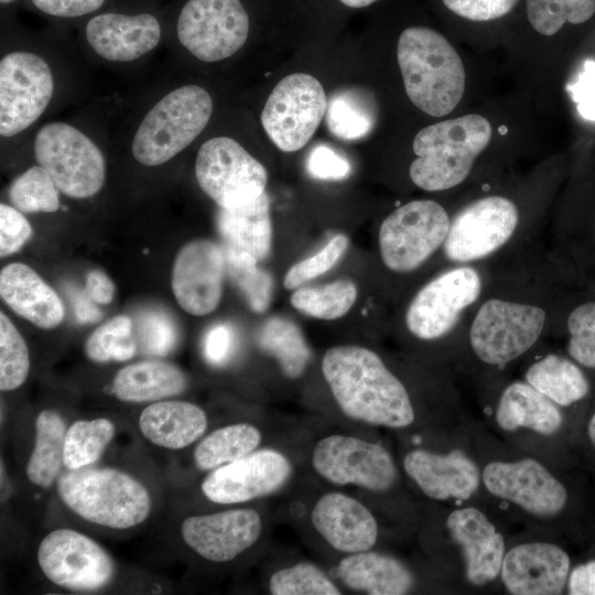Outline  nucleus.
Wrapping results in <instances>:
<instances>
[{"label": "nucleus", "mask_w": 595, "mask_h": 595, "mask_svg": "<svg viewBox=\"0 0 595 595\" xmlns=\"http://www.w3.org/2000/svg\"><path fill=\"white\" fill-rule=\"evenodd\" d=\"M110 101L73 118L44 121L31 138L35 163L52 177L61 194L87 199L101 192L107 180L104 141L112 137Z\"/></svg>", "instance_id": "obj_7"}, {"label": "nucleus", "mask_w": 595, "mask_h": 595, "mask_svg": "<svg viewBox=\"0 0 595 595\" xmlns=\"http://www.w3.org/2000/svg\"><path fill=\"white\" fill-rule=\"evenodd\" d=\"M186 386L184 374L163 361H141L118 371L112 381L113 394L128 402L160 400L182 392Z\"/></svg>", "instance_id": "obj_33"}, {"label": "nucleus", "mask_w": 595, "mask_h": 595, "mask_svg": "<svg viewBox=\"0 0 595 595\" xmlns=\"http://www.w3.org/2000/svg\"><path fill=\"white\" fill-rule=\"evenodd\" d=\"M554 271L552 256L539 242L491 263L486 288L459 338L477 361L504 368L559 326Z\"/></svg>", "instance_id": "obj_1"}, {"label": "nucleus", "mask_w": 595, "mask_h": 595, "mask_svg": "<svg viewBox=\"0 0 595 595\" xmlns=\"http://www.w3.org/2000/svg\"><path fill=\"white\" fill-rule=\"evenodd\" d=\"M312 465L332 484L356 485L371 491L390 489L398 476L394 462L385 447L338 434L317 442L312 453Z\"/></svg>", "instance_id": "obj_17"}, {"label": "nucleus", "mask_w": 595, "mask_h": 595, "mask_svg": "<svg viewBox=\"0 0 595 595\" xmlns=\"http://www.w3.org/2000/svg\"><path fill=\"white\" fill-rule=\"evenodd\" d=\"M0 294L12 311L41 328L56 327L63 321L64 307L56 292L24 263L1 270Z\"/></svg>", "instance_id": "obj_28"}, {"label": "nucleus", "mask_w": 595, "mask_h": 595, "mask_svg": "<svg viewBox=\"0 0 595 595\" xmlns=\"http://www.w3.org/2000/svg\"><path fill=\"white\" fill-rule=\"evenodd\" d=\"M257 343L278 360L288 378L296 379L304 372L311 351L293 322L282 317L267 320L258 332Z\"/></svg>", "instance_id": "obj_37"}, {"label": "nucleus", "mask_w": 595, "mask_h": 595, "mask_svg": "<svg viewBox=\"0 0 595 595\" xmlns=\"http://www.w3.org/2000/svg\"><path fill=\"white\" fill-rule=\"evenodd\" d=\"M235 335L225 323L213 325L205 334L203 351L206 360L213 365L224 364L234 348Z\"/></svg>", "instance_id": "obj_53"}, {"label": "nucleus", "mask_w": 595, "mask_h": 595, "mask_svg": "<svg viewBox=\"0 0 595 595\" xmlns=\"http://www.w3.org/2000/svg\"><path fill=\"white\" fill-rule=\"evenodd\" d=\"M226 272L231 282L256 313L264 312L272 296L271 275L258 268V260L251 255L230 247L224 249Z\"/></svg>", "instance_id": "obj_42"}, {"label": "nucleus", "mask_w": 595, "mask_h": 595, "mask_svg": "<svg viewBox=\"0 0 595 595\" xmlns=\"http://www.w3.org/2000/svg\"><path fill=\"white\" fill-rule=\"evenodd\" d=\"M322 372L347 416L393 429L414 421L405 386L375 351L353 345L332 347L323 357Z\"/></svg>", "instance_id": "obj_9"}, {"label": "nucleus", "mask_w": 595, "mask_h": 595, "mask_svg": "<svg viewBox=\"0 0 595 595\" xmlns=\"http://www.w3.org/2000/svg\"><path fill=\"white\" fill-rule=\"evenodd\" d=\"M164 28L151 12H99L85 22L82 52L94 62L112 68L145 63L163 44Z\"/></svg>", "instance_id": "obj_15"}, {"label": "nucleus", "mask_w": 595, "mask_h": 595, "mask_svg": "<svg viewBox=\"0 0 595 595\" xmlns=\"http://www.w3.org/2000/svg\"><path fill=\"white\" fill-rule=\"evenodd\" d=\"M249 32V14L240 0H187L167 39L169 50L202 64H216L236 55Z\"/></svg>", "instance_id": "obj_12"}, {"label": "nucleus", "mask_w": 595, "mask_h": 595, "mask_svg": "<svg viewBox=\"0 0 595 595\" xmlns=\"http://www.w3.org/2000/svg\"><path fill=\"white\" fill-rule=\"evenodd\" d=\"M113 433L112 422L104 418L74 422L65 435L63 464L68 469L91 465L100 457Z\"/></svg>", "instance_id": "obj_41"}, {"label": "nucleus", "mask_w": 595, "mask_h": 595, "mask_svg": "<svg viewBox=\"0 0 595 595\" xmlns=\"http://www.w3.org/2000/svg\"><path fill=\"white\" fill-rule=\"evenodd\" d=\"M487 490L538 517L558 515L566 504V489L542 464L526 457L491 462L483 472Z\"/></svg>", "instance_id": "obj_19"}, {"label": "nucleus", "mask_w": 595, "mask_h": 595, "mask_svg": "<svg viewBox=\"0 0 595 595\" xmlns=\"http://www.w3.org/2000/svg\"><path fill=\"white\" fill-rule=\"evenodd\" d=\"M36 436L26 474L30 482L48 487L55 480L63 464L65 424L58 413L44 410L35 422Z\"/></svg>", "instance_id": "obj_36"}, {"label": "nucleus", "mask_w": 595, "mask_h": 595, "mask_svg": "<svg viewBox=\"0 0 595 595\" xmlns=\"http://www.w3.org/2000/svg\"><path fill=\"white\" fill-rule=\"evenodd\" d=\"M547 159L532 169H510L455 197L442 250L443 267L487 264L538 244L552 203Z\"/></svg>", "instance_id": "obj_2"}, {"label": "nucleus", "mask_w": 595, "mask_h": 595, "mask_svg": "<svg viewBox=\"0 0 595 595\" xmlns=\"http://www.w3.org/2000/svg\"><path fill=\"white\" fill-rule=\"evenodd\" d=\"M446 526L462 549L468 582L483 585L495 580L501 570L505 541L489 519L480 510L466 507L454 510Z\"/></svg>", "instance_id": "obj_27"}, {"label": "nucleus", "mask_w": 595, "mask_h": 595, "mask_svg": "<svg viewBox=\"0 0 595 595\" xmlns=\"http://www.w3.org/2000/svg\"><path fill=\"white\" fill-rule=\"evenodd\" d=\"M64 504L98 526L128 529L151 510L148 490L130 475L111 468L71 469L57 484Z\"/></svg>", "instance_id": "obj_11"}, {"label": "nucleus", "mask_w": 595, "mask_h": 595, "mask_svg": "<svg viewBox=\"0 0 595 595\" xmlns=\"http://www.w3.org/2000/svg\"><path fill=\"white\" fill-rule=\"evenodd\" d=\"M311 521L335 550L357 553L370 550L378 537V524L360 501L342 493H328L315 504Z\"/></svg>", "instance_id": "obj_25"}, {"label": "nucleus", "mask_w": 595, "mask_h": 595, "mask_svg": "<svg viewBox=\"0 0 595 595\" xmlns=\"http://www.w3.org/2000/svg\"><path fill=\"white\" fill-rule=\"evenodd\" d=\"M435 3L454 40L487 50L502 46L521 0H435Z\"/></svg>", "instance_id": "obj_24"}, {"label": "nucleus", "mask_w": 595, "mask_h": 595, "mask_svg": "<svg viewBox=\"0 0 595 595\" xmlns=\"http://www.w3.org/2000/svg\"><path fill=\"white\" fill-rule=\"evenodd\" d=\"M327 109L322 84L312 75L295 73L282 78L261 111L269 139L284 152L302 149L313 137Z\"/></svg>", "instance_id": "obj_16"}, {"label": "nucleus", "mask_w": 595, "mask_h": 595, "mask_svg": "<svg viewBox=\"0 0 595 595\" xmlns=\"http://www.w3.org/2000/svg\"><path fill=\"white\" fill-rule=\"evenodd\" d=\"M501 580L510 594H561L570 575V558L552 543L531 542L505 554Z\"/></svg>", "instance_id": "obj_23"}, {"label": "nucleus", "mask_w": 595, "mask_h": 595, "mask_svg": "<svg viewBox=\"0 0 595 595\" xmlns=\"http://www.w3.org/2000/svg\"><path fill=\"white\" fill-rule=\"evenodd\" d=\"M261 518L253 509H231L192 516L181 528L185 543L212 562H228L252 547L261 533Z\"/></svg>", "instance_id": "obj_22"}, {"label": "nucleus", "mask_w": 595, "mask_h": 595, "mask_svg": "<svg viewBox=\"0 0 595 595\" xmlns=\"http://www.w3.org/2000/svg\"><path fill=\"white\" fill-rule=\"evenodd\" d=\"M491 263L440 269L408 303L403 322L421 342L459 339L488 282Z\"/></svg>", "instance_id": "obj_10"}, {"label": "nucleus", "mask_w": 595, "mask_h": 595, "mask_svg": "<svg viewBox=\"0 0 595 595\" xmlns=\"http://www.w3.org/2000/svg\"><path fill=\"white\" fill-rule=\"evenodd\" d=\"M37 562L50 581L71 589H98L113 573L112 561L105 550L71 529H56L45 536L39 545Z\"/></svg>", "instance_id": "obj_18"}, {"label": "nucleus", "mask_w": 595, "mask_h": 595, "mask_svg": "<svg viewBox=\"0 0 595 595\" xmlns=\"http://www.w3.org/2000/svg\"><path fill=\"white\" fill-rule=\"evenodd\" d=\"M132 322L120 315L100 325L86 340L85 353L97 363L130 359L137 349Z\"/></svg>", "instance_id": "obj_43"}, {"label": "nucleus", "mask_w": 595, "mask_h": 595, "mask_svg": "<svg viewBox=\"0 0 595 595\" xmlns=\"http://www.w3.org/2000/svg\"><path fill=\"white\" fill-rule=\"evenodd\" d=\"M226 273L224 249L207 239L184 245L172 269V291L188 314L203 316L219 304Z\"/></svg>", "instance_id": "obj_21"}, {"label": "nucleus", "mask_w": 595, "mask_h": 595, "mask_svg": "<svg viewBox=\"0 0 595 595\" xmlns=\"http://www.w3.org/2000/svg\"><path fill=\"white\" fill-rule=\"evenodd\" d=\"M595 18V0H521L502 46L520 94L544 108L554 51Z\"/></svg>", "instance_id": "obj_8"}, {"label": "nucleus", "mask_w": 595, "mask_h": 595, "mask_svg": "<svg viewBox=\"0 0 595 595\" xmlns=\"http://www.w3.org/2000/svg\"><path fill=\"white\" fill-rule=\"evenodd\" d=\"M67 48L33 40H2L0 139L30 140L80 87V72Z\"/></svg>", "instance_id": "obj_4"}, {"label": "nucleus", "mask_w": 595, "mask_h": 595, "mask_svg": "<svg viewBox=\"0 0 595 595\" xmlns=\"http://www.w3.org/2000/svg\"><path fill=\"white\" fill-rule=\"evenodd\" d=\"M30 371L28 346L12 322L0 314V389L11 391L24 383Z\"/></svg>", "instance_id": "obj_44"}, {"label": "nucleus", "mask_w": 595, "mask_h": 595, "mask_svg": "<svg viewBox=\"0 0 595 595\" xmlns=\"http://www.w3.org/2000/svg\"><path fill=\"white\" fill-rule=\"evenodd\" d=\"M89 295L84 292L76 296L74 311L75 316L80 323H96L101 318V311Z\"/></svg>", "instance_id": "obj_56"}, {"label": "nucleus", "mask_w": 595, "mask_h": 595, "mask_svg": "<svg viewBox=\"0 0 595 595\" xmlns=\"http://www.w3.org/2000/svg\"><path fill=\"white\" fill-rule=\"evenodd\" d=\"M526 96L467 107L421 128L413 137L408 174L429 193L458 196L510 169L521 152L511 133L519 131Z\"/></svg>", "instance_id": "obj_3"}, {"label": "nucleus", "mask_w": 595, "mask_h": 595, "mask_svg": "<svg viewBox=\"0 0 595 595\" xmlns=\"http://www.w3.org/2000/svg\"><path fill=\"white\" fill-rule=\"evenodd\" d=\"M136 340L140 350L148 355L165 356L175 346L177 329L172 317L160 311L150 310L139 315L136 324Z\"/></svg>", "instance_id": "obj_47"}, {"label": "nucleus", "mask_w": 595, "mask_h": 595, "mask_svg": "<svg viewBox=\"0 0 595 595\" xmlns=\"http://www.w3.org/2000/svg\"><path fill=\"white\" fill-rule=\"evenodd\" d=\"M587 432H588L589 440L595 447V413L589 420Z\"/></svg>", "instance_id": "obj_58"}, {"label": "nucleus", "mask_w": 595, "mask_h": 595, "mask_svg": "<svg viewBox=\"0 0 595 595\" xmlns=\"http://www.w3.org/2000/svg\"><path fill=\"white\" fill-rule=\"evenodd\" d=\"M8 196L11 205L23 214L55 213L62 207L60 190L37 163L12 180Z\"/></svg>", "instance_id": "obj_40"}, {"label": "nucleus", "mask_w": 595, "mask_h": 595, "mask_svg": "<svg viewBox=\"0 0 595 595\" xmlns=\"http://www.w3.org/2000/svg\"><path fill=\"white\" fill-rule=\"evenodd\" d=\"M496 422L505 431L527 428L543 435L555 433L563 423L554 402L524 380L507 385L498 399Z\"/></svg>", "instance_id": "obj_30"}, {"label": "nucleus", "mask_w": 595, "mask_h": 595, "mask_svg": "<svg viewBox=\"0 0 595 595\" xmlns=\"http://www.w3.org/2000/svg\"><path fill=\"white\" fill-rule=\"evenodd\" d=\"M215 100L205 86L169 79L143 94L113 131L127 155L145 170L172 163L208 127Z\"/></svg>", "instance_id": "obj_5"}, {"label": "nucleus", "mask_w": 595, "mask_h": 595, "mask_svg": "<svg viewBox=\"0 0 595 595\" xmlns=\"http://www.w3.org/2000/svg\"><path fill=\"white\" fill-rule=\"evenodd\" d=\"M32 236V227L22 212L7 203L0 204V256L19 251Z\"/></svg>", "instance_id": "obj_49"}, {"label": "nucleus", "mask_w": 595, "mask_h": 595, "mask_svg": "<svg viewBox=\"0 0 595 595\" xmlns=\"http://www.w3.org/2000/svg\"><path fill=\"white\" fill-rule=\"evenodd\" d=\"M290 474L291 464L283 454L263 448L216 467L201 487L213 502L238 504L278 490Z\"/></svg>", "instance_id": "obj_20"}, {"label": "nucleus", "mask_w": 595, "mask_h": 595, "mask_svg": "<svg viewBox=\"0 0 595 595\" xmlns=\"http://www.w3.org/2000/svg\"><path fill=\"white\" fill-rule=\"evenodd\" d=\"M343 4L349 8H364L368 7L379 0H339Z\"/></svg>", "instance_id": "obj_57"}, {"label": "nucleus", "mask_w": 595, "mask_h": 595, "mask_svg": "<svg viewBox=\"0 0 595 595\" xmlns=\"http://www.w3.org/2000/svg\"><path fill=\"white\" fill-rule=\"evenodd\" d=\"M569 356L586 368L595 369V301L574 306L565 316Z\"/></svg>", "instance_id": "obj_46"}, {"label": "nucleus", "mask_w": 595, "mask_h": 595, "mask_svg": "<svg viewBox=\"0 0 595 595\" xmlns=\"http://www.w3.org/2000/svg\"><path fill=\"white\" fill-rule=\"evenodd\" d=\"M306 171L317 180L340 181L351 171L349 162L326 144H318L311 150L306 159Z\"/></svg>", "instance_id": "obj_50"}, {"label": "nucleus", "mask_w": 595, "mask_h": 595, "mask_svg": "<svg viewBox=\"0 0 595 595\" xmlns=\"http://www.w3.org/2000/svg\"><path fill=\"white\" fill-rule=\"evenodd\" d=\"M348 247L345 235L334 236L323 249L314 256L293 264L283 279L285 289H296L304 282L331 270L342 258Z\"/></svg>", "instance_id": "obj_48"}, {"label": "nucleus", "mask_w": 595, "mask_h": 595, "mask_svg": "<svg viewBox=\"0 0 595 595\" xmlns=\"http://www.w3.org/2000/svg\"><path fill=\"white\" fill-rule=\"evenodd\" d=\"M107 0H30L41 13L61 20H76L93 17Z\"/></svg>", "instance_id": "obj_52"}, {"label": "nucleus", "mask_w": 595, "mask_h": 595, "mask_svg": "<svg viewBox=\"0 0 595 595\" xmlns=\"http://www.w3.org/2000/svg\"><path fill=\"white\" fill-rule=\"evenodd\" d=\"M261 442L260 431L247 423L220 428L208 434L194 452L199 469H213L253 452Z\"/></svg>", "instance_id": "obj_38"}, {"label": "nucleus", "mask_w": 595, "mask_h": 595, "mask_svg": "<svg viewBox=\"0 0 595 595\" xmlns=\"http://www.w3.org/2000/svg\"><path fill=\"white\" fill-rule=\"evenodd\" d=\"M567 586L571 595H595V560L574 567Z\"/></svg>", "instance_id": "obj_54"}, {"label": "nucleus", "mask_w": 595, "mask_h": 595, "mask_svg": "<svg viewBox=\"0 0 595 595\" xmlns=\"http://www.w3.org/2000/svg\"><path fill=\"white\" fill-rule=\"evenodd\" d=\"M337 572L343 583L370 595H402L413 586L411 572L397 559L377 552L351 553L340 560Z\"/></svg>", "instance_id": "obj_32"}, {"label": "nucleus", "mask_w": 595, "mask_h": 595, "mask_svg": "<svg viewBox=\"0 0 595 595\" xmlns=\"http://www.w3.org/2000/svg\"><path fill=\"white\" fill-rule=\"evenodd\" d=\"M405 473L430 498L466 500L479 486L477 465L462 451L435 454L413 450L403 459Z\"/></svg>", "instance_id": "obj_26"}, {"label": "nucleus", "mask_w": 595, "mask_h": 595, "mask_svg": "<svg viewBox=\"0 0 595 595\" xmlns=\"http://www.w3.org/2000/svg\"><path fill=\"white\" fill-rule=\"evenodd\" d=\"M524 381L560 407L584 399L589 383L581 368L571 359L548 353L529 365Z\"/></svg>", "instance_id": "obj_34"}, {"label": "nucleus", "mask_w": 595, "mask_h": 595, "mask_svg": "<svg viewBox=\"0 0 595 595\" xmlns=\"http://www.w3.org/2000/svg\"><path fill=\"white\" fill-rule=\"evenodd\" d=\"M594 228H595V224H594Z\"/></svg>", "instance_id": "obj_60"}, {"label": "nucleus", "mask_w": 595, "mask_h": 595, "mask_svg": "<svg viewBox=\"0 0 595 595\" xmlns=\"http://www.w3.org/2000/svg\"><path fill=\"white\" fill-rule=\"evenodd\" d=\"M216 227L227 247L247 252L258 261L264 260L272 244L270 199L267 192L238 207H218Z\"/></svg>", "instance_id": "obj_29"}, {"label": "nucleus", "mask_w": 595, "mask_h": 595, "mask_svg": "<svg viewBox=\"0 0 595 595\" xmlns=\"http://www.w3.org/2000/svg\"><path fill=\"white\" fill-rule=\"evenodd\" d=\"M139 428L151 443L171 450L186 447L207 428L205 412L185 401H161L148 405L139 418Z\"/></svg>", "instance_id": "obj_31"}, {"label": "nucleus", "mask_w": 595, "mask_h": 595, "mask_svg": "<svg viewBox=\"0 0 595 595\" xmlns=\"http://www.w3.org/2000/svg\"><path fill=\"white\" fill-rule=\"evenodd\" d=\"M85 292L97 304H109L113 298L115 285L102 271L93 270L86 275Z\"/></svg>", "instance_id": "obj_55"}, {"label": "nucleus", "mask_w": 595, "mask_h": 595, "mask_svg": "<svg viewBox=\"0 0 595 595\" xmlns=\"http://www.w3.org/2000/svg\"><path fill=\"white\" fill-rule=\"evenodd\" d=\"M452 207L430 199H413L396 207L381 221L379 253L391 272L419 270L433 257H441L448 235Z\"/></svg>", "instance_id": "obj_13"}, {"label": "nucleus", "mask_w": 595, "mask_h": 595, "mask_svg": "<svg viewBox=\"0 0 595 595\" xmlns=\"http://www.w3.org/2000/svg\"><path fill=\"white\" fill-rule=\"evenodd\" d=\"M396 61L408 100L423 115L441 119L472 106L473 66L443 31L425 24L401 29Z\"/></svg>", "instance_id": "obj_6"}, {"label": "nucleus", "mask_w": 595, "mask_h": 595, "mask_svg": "<svg viewBox=\"0 0 595 595\" xmlns=\"http://www.w3.org/2000/svg\"><path fill=\"white\" fill-rule=\"evenodd\" d=\"M269 589L273 595H339V588L311 563H298L272 574Z\"/></svg>", "instance_id": "obj_45"}, {"label": "nucleus", "mask_w": 595, "mask_h": 595, "mask_svg": "<svg viewBox=\"0 0 595 595\" xmlns=\"http://www.w3.org/2000/svg\"><path fill=\"white\" fill-rule=\"evenodd\" d=\"M326 125L343 140H358L374 129L377 105L374 96L361 88H343L327 100Z\"/></svg>", "instance_id": "obj_35"}, {"label": "nucleus", "mask_w": 595, "mask_h": 595, "mask_svg": "<svg viewBox=\"0 0 595 595\" xmlns=\"http://www.w3.org/2000/svg\"><path fill=\"white\" fill-rule=\"evenodd\" d=\"M565 90L576 104V109L585 120L595 121V61H583L582 69L573 82L565 85Z\"/></svg>", "instance_id": "obj_51"}, {"label": "nucleus", "mask_w": 595, "mask_h": 595, "mask_svg": "<svg viewBox=\"0 0 595 595\" xmlns=\"http://www.w3.org/2000/svg\"><path fill=\"white\" fill-rule=\"evenodd\" d=\"M357 288L349 280H337L317 286L300 288L290 299L292 306L312 317L336 320L354 305Z\"/></svg>", "instance_id": "obj_39"}, {"label": "nucleus", "mask_w": 595, "mask_h": 595, "mask_svg": "<svg viewBox=\"0 0 595 595\" xmlns=\"http://www.w3.org/2000/svg\"><path fill=\"white\" fill-rule=\"evenodd\" d=\"M17 0H0V3L2 6H9V4H12L14 3Z\"/></svg>", "instance_id": "obj_59"}, {"label": "nucleus", "mask_w": 595, "mask_h": 595, "mask_svg": "<svg viewBox=\"0 0 595 595\" xmlns=\"http://www.w3.org/2000/svg\"><path fill=\"white\" fill-rule=\"evenodd\" d=\"M194 172L199 188L220 208L245 205L264 191L268 172L234 137L207 138L197 149Z\"/></svg>", "instance_id": "obj_14"}]
</instances>
